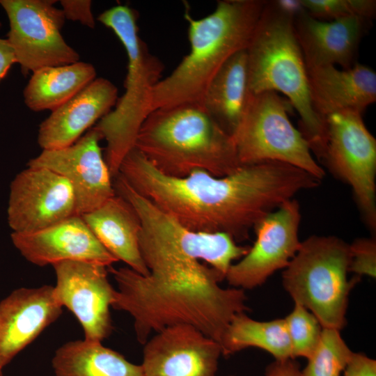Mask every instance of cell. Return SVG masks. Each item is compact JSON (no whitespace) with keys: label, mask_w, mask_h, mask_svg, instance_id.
Instances as JSON below:
<instances>
[{"label":"cell","mask_w":376,"mask_h":376,"mask_svg":"<svg viewBox=\"0 0 376 376\" xmlns=\"http://www.w3.org/2000/svg\"><path fill=\"white\" fill-rule=\"evenodd\" d=\"M118 174L185 228L226 233L236 242L247 239L251 229L282 203L321 182L275 161L242 165L224 177L195 171L175 178L158 171L135 147L123 159Z\"/></svg>","instance_id":"1"},{"label":"cell","mask_w":376,"mask_h":376,"mask_svg":"<svg viewBox=\"0 0 376 376\" xmlns=\"http://www.w3.org/2000/svg\"><path fill=\"white\" fill-rule=\"evenodd\" d=\"M142 275L128 267H108L117 284L111 307L134 320L136 340L144 344L154 332L188 324L220 342L233 317L246 313L245 290L224 288V277L199 261L162 260Z\"/></svg>","instance_id":"2"},{"label":"cell","mask_w":376,"mask_h":376,"mask_svg":"<svg viewBox=\"0 0 376 376\" xmlns=\"http://www.w3.org/2000/svg\"><path fill=\"white\" fill-rule=\"evenodd\" d=\"M265 3L261 0L218 1L212 13L195 19L186 3L184 17L191 50L154 87L150 113L182 104L203 105L207 87L220 68L234 54L246 49Z\"/></svg>","instance_id":"3"},{"label":"cell","mask_w":376,"mask_h":376,"mask_svg":"<svg viewBox=\"0 0 376 376\" xmlns=\"http://www.w3.org/2000/svg\"><path fill=\"white\" fill-rule=\"evenodd\" d=\"M134 147L158 171L175 178L195 171L224 177L242 166L232 136L197 104L152 111L141 126Z\"/></svg>","instance_id":"4"},{"label":"cell","mask_w":376,"mask_h":376,"mask_svg":"<svg viewBox=\"0 0 376 376\" xmlns=\"http://www.w3.org/2000/svg\"><path fill=\"white\" fill-rule=\"evenodd\" d=\"M294 17L265 6L246 49L251 95L281 93L301 118V133L311 150L322 159L327 143L325 121L311 100L306 67L294 29Z\"/></svg>","instance_id":"5"},{"label":"cell","mask_w":376,"mask_h":376,"mask_svg":"<svg viewBox=\"0 0 376 376\" xmlns=\"http://www.w3.org/2000/svg\"><path fill=\"white\" fill-rule=\"evenodd\" d=\"M138 17L134 9L116 6L97 17L118 38L128 58L125 91L115 109L94 127L107 142L104 159L112 178L118 174L123 159L134 147L141 126L150 113L151 93L162 79L164 68L139 36Z\"/></svg>","instance_id":"6"},{"label":"cell","mask_w":376,"mask_h":376,"mask_svg":"<svg viewBox=\"0 0 376 376\" xmlns=\"http://www.w3.org/2000/svg\"><path fill=\"white\" fill-rule=\"evenodd\" d=\"M350 244L336 236L312 235L282 274V283L295 304L311 312L322 328L340 331L347 323L349 295L359 277L348 279Z\"/></svg>","instance_id":"7"},{"label":"cell","mask_w":376,"mask_h":376,"mask_svg":"<svg viewBox=\"0 0 376 376\" xmlns=\"http://www.w3.org/2000/svg\"><path fill=\"white\" fill-rule=\"evenodd\" d=\"M113 184L116 194L128 201L139 217V244L146 265L158 260H203L225 279L233 262L249 251V246L238 245L228 234L185 228L138 194L120 174Z\"/></svg>","instance_id":"8"},{"label":"cell","mask_w":376,"mask_h":376,"mask_svg":"<svg viewBox=\"0 0 376 376\" xmlns=\"http://www.w3.org/2000/svg\"><path fill=\"white\" fill-rule=\"evenodd\" d=\"M292 105L275 92L251 95L232 135L241 165L275 161L299 168L322 180L323 169L311 155L303 134L290 122Z\"/></svg>","instance_id":"9"},{"label":"cell","mask_w":376,"mask_h":376,"mask_svg":"<svg viewBox=\"0 0 376 376\" xmlns=\"http://www.w3.org/2000/svg\"><path fill=\"white\" fill-rule=\"evenodd\" d=\"M362 113L354 110L331 113L324 118L327 129L323 160L352 189L368 227L376 230V140Z\"/></svg>","instance_id":"10"},{"label":"cell","mask_w":376,"mask_h":376,"mask_svg":"<svg viewBox=\"0 0 376 376\" xmlns=\"http://www.w3.org/2000/svg\"><path fill=\"white\" fill-rule=\"evenodd\" d=\"M52 0H0L9 21L6 38L24 75L79 61L61 31L65 17Z\"/></svg>","instance_id":"11"},{"label":"cell","mask_w":376,"mask_h":376,"mask_svg":"<svg viewBox=\"0 0 376 376\" xmlns=\"http://www.w3.org/2000/svg\"><path fill=\"white\" fill-rule=\"evenodd\" d=\"M300 207L295 198L282 203L255 226L256 239L247 253L231 265L225 279L233 288L251 290L285 269L299 248Z\"/></svg>","instance_id":"12"},{"label":"cell","mask_w":376,"mask_h":376,"mask_svg":"<svg viewBox=\"0 0 376 376\" xmlns=\"http://www.w3.org/2000/svg\"><path fill=\"white\" fill-rule=\"evenodd\" d=\"M54 267V295L81 324L84 339L102 342L113 329L110 307L115 289L107 276V267L81 261H63Z\"/></svg>","instance_id":"13"},{"label":"cell","mask_w":376,"mask_h":376,"mask_svg":"<svg viewBox=\"0 0 376 376\" xmlns=\"http://www.w3.org/2000/svg\"><path fill=\"white\" fill-rule=\"evenodd\" d=\"M100 134L93 127L72 145L42 150L30 159L29 167H42L65 177L77 200L78 215L92 212L115 194L112 177L103 157Z\"/></svg>","instance_id":"14"},{"label":"cell","mask_w":376,"mask_h":376,"mask_svg":"<svg viewBox=\"0 0 376 376\" xmlns=\"http://www.w3.org/2000/svg\"><path fill=\"white\" fill-rule=\"evenodd\" d=\"M76 214L75 191L65 177L46 168L29 166L16 178L10 207L15 233L40 230Z\"/></svg>","instance_id":"15"},{"label":"cell","mask_w":376,"mask_h":376,"mask_svg":"<svg viewBox=\"0 0 376 376\" xmlns=\"http://www.w3.org/2000/svg\"><path fill=\"white\" fill-rule=\"evenodd\" d=\"M144 376H215L219 342L188 324L168 327L143 344Z\"/></svg>","instance_id":"16"},{"label":"cell","mask_w":376,"mask_h":376,"mask_svg":"<svg viewBox=\"0 0 376 376\" xmlns=\"http://www.w3.org/2000/svg\"><path fill=\"white\" fill-rule=\"evenodd\" d=\"M13 240L24 258L40 267L63 261H81L108 267L118 262L81 215H74L40 230L14 233Z\"/></svg>","instance_id":"17"},{"label":"cell","mask_w":376,"mask_h":376,"mask_svg":"<svg viewBox=\"0 0 376 376\" xmlns=\"http://www.w3.org/2000/svg\"><path fill=\"white\" fill-rule=\"evenodd\" d=\"M54 286L19 288L0 301V373L62 313Z\"/></svg>","instance_id":"18"},{"label":"cell","mask_w":376,"mask_h":376,"mask_svg":"<svg viewBox=\"0 0 376 376\" xmlns=\"http://www.w3.org/2000/svg\"><path fill=\"white\" fill-rule=\"evenodd\" d=\"M371 20L350 17L323 21L306 10L294 19V29L306 68L334 65L343 69L357 61L359 44L371 24Z\"/></svg>","instance_id":"19"},{"label":"cell","mask_w":376,"mask_h":376,"mask_svg":"<svg viewBox=\"0 0 376 376\" xmlns=\"http://www.w3.org/2000/svg\"><path fill=\"white\" fill-rule=\"evenodd\" d=\"M117 100V87L107 79L95 78L42 122L38 133L39 146L42 150H52L72 145L109 113Z\"/></svg>","instance_id":"20"},{"label":"cell","mask_w":376,"mask_h":376,"mask_svg":"<svg viewBox=\"0 0 376 376\" xmlns=\"http://www.w3.org/2000/svg\"><path fill=\"white\" fill-rule=\"evenodd\" d=\"M306 74L312 105L323 120L338 111L363 113L376 101V73L358 62L343 70L334 65L306 68Z\"/></svg>","instance_id":"21"},{"label":"cell","mask_w":376,"mask_h":376,"mask_svg":"<svg viewBox=\"0 0 376 376\" xmlns=\"http://www.w3.org/2000/svg\"><path fill=\"white\" fill-rule=\"evenodd\" d=\"M81 216L118 261L142 275L149 274L139 249L140 220L128 201L116 194L97 209Z\"/></svg>","instance_id":"22"},{"label":"cell","mask_w":376,"mask_h":376,"mask_svg":"<svg viewBox=\"0 0 376 376\" xmlns=\"http://www.w3.org/2000/svg\"><path fill=\"white\" fill-rule=\"evenodd\" d=\"M246 50L231 56L216 73L206 91L203 106L210 116L231 136L249 104Z\"/></svg>","instance_id":"23"},{"label":"cell","mask_w":376,"mask_h":376,"mask_svg":"<svg viewBox=\"0 0 376 376\" xmlns=\"http://www.w3.org/2000/svg\"><path fill=\"white\" fill-rule=\"evenodd\" d=\"M55 376H144L141 365L122 354L86 339L69 341L61 346L52 360Z\"/></svg>","instance_id":"24"},{"label":"cell","mask_w":376,"mask_h":376,"mask_svg":"<svg viewBox=\"0 0 376 376\" xmlns=\"http://www.w3.org/2000/svg\"><path fill=\"white\" fill-rule=\"evenodd\" d=\"M96 78L89 63L48 66L33 72L24 88V101L34 111L55 110L70 100Z\"/></svg>","instance_id":"25"},{"label":"cell","mask_w":376,"mask_h":376,"mask_svg":"<svg viewBox=\"0 0 376 376\" xmlns=\"http://www.w3.org/2000/svg\"><path fill=\"white\" fill-rule=\"evenodd\" d=\"M219 344L223 356L248 347L269 353L275 360L292 358V347L284 318L259 321L244 312L235 315L225 330Z\"/></svg>","instance_id":"26"},{"label":"cell","mask_w":376,"mask_h":376,"mask_svg":"<svg viewBox=\"0 0 376 376\" xmlns=\"http://www.w3.org/2000/svg\"><path fill=\"white\" fill-rule=\"evenodd\" d=\"M352 353L339 330L323 328L320 342L307 359L301 376H340Z\"/></svg>","instance_id":"27"},{"label":"cell","mask_w":376,"mask_h":376,"mask_svg":"<svg viewBox=\"0 0 376 376\" xmlns=\"http://www.w3.org/2000/svg\"><path fill=\"white\" fill-rule=\"evenodd\" d=\"M290 338L292 358L308 359L317 347L322 327L316 317L305 307L295 304L284 318Z\"/></svg>","instance_id":"28"},{"label":"cell","mask_w":376,"mask_h":376,"mask_svg":"<svg viewBox=\"0 0 376 376\" xmlns=\"http://www.w3.org/2000/svg\"><path fill=\"white\" fill-rule=\"evenodd\" d=\"M306 11L323 21H333L350 17L373 19L376 11L373 0H301Z\"/></svg>","instance_id":"29"},{"label":"cell","mask_w":376,"mask_h":376,"mask_svg":"<svg viewBox=\"0 0 376 376\" xmlns=\"http://www.w3.org/2000/svg\"><path fill=\"white\" fill-rule=\"evenodd\" d=\"M350 263L349 272L360 278L376 276V240L375 237L356 239L350 244Z\"/></svg>","instance_id":"30"},{"label":"cell","mask_w":376,"mask_h":376,"mask_svg":"<svg viewBox=\"0 0 376 376\" xmlns=\"http://www.w3.org/2000/svg\"><path fill=\"white\" fill-rule=\"evenodd\" d=\"M61 10L65 19L78 22L82 25L93 29L95 21L92 13L90 0H61Z\"/></svg>","instance_id":"31"},{"label":"cell","mask_w":376,"mask_h":376,"mask_svg":"<svg viewBox=\"0 0 376 376\" xmlns=\"http://www.w3.org/2000/svg\"><path fill=\"white\" fill-rule=\"evenodd\" d=\"M343 376H376V361L363 353H352Z\"/></svg>","instance_id":"32"},{"label":"cell","mask_w":376,"mask_h":376,"mask_svg":"<svg viewBox=\"0 0 376 376\" xmlns=\"http://www.w3.org/2000/svg\"><path fill=\"white\" fill-rule=\"evenodd\" d=\"M265 376H301V370L295 359L275 360L267 367Z\"/></svg>","instance_id":"33"},{"label":"cell","mask_w":376,"mask_h":376,"mask_svg":"<svg viewBox=\"0 0 376 376\" xmlns=\"http://www.w3.org/2000/svg\"><path fill=\"white\" fill-rule=\"evenodd\" d=\"M15 63L16 60L10 43L7 39L0 38V82Z\"/></svg>","instance_id":"34"},{"label":"cell","mask_w":376,"mask_h":376,"mask_svg":"<svg viewBox=\"0 0 376 376\" xmlns=\"http://www.w3.org/2000/svg\"><path fill=\"white\" fill-rule=\"evenodd\" d=\"M272 1L281 11L291 15L294 18L306 10L302 5L301 0H276Z\"/></svg>","instance_id":"35"},{"label":"cell","mask_w":376,"mask_h":376,"mask_svg":"<svg viewBox=\"0 0 376 376\" xmlns=\"http://www.w3.org/2000/svg\"><path fill=\"white\" fill-rule=\"evenodd\" d=\"M2 375V373H0V375Z\"/></svg>","instance_id":"36"},{"label":"cell","mask_w":376,"mask_h":376,"mask_svg":"<svg viewBox=\"0 0 376 376\" xmlns=\"http://www.w3.org/2000/svg\"><path fill=\"white\" fill-rule=\"evenodd\" d=\"M0 376H3V375H1Z\"/></svg>","instance_id":"37"},{"label":"cell","mask_w":376,"mask_h":376,"mask_svg":"<svg viewBox=\"0 0 376 376\" xmlns=\"http://www.w3.org/2000/svg\"><path fill=\"white\" fill-rule=\"evenodd\" d=\"M1 26V23H0V26Z\"/></svg>","instance_id":"38"}]
</instances>
